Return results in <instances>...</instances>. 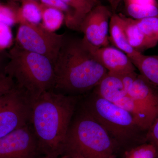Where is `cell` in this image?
I'll return each mask as SVG.
<instances>
[{
  "label": "cell",
  "instance_id": "obj_1",
  "mask_svg": "<svg viewBox=\"0 0 158 158\" xmlns=\"http://www.w3.org/2000/svg\"><path fill=\"white\" fill-rule=\"evenodd\" d=\"M78 98L51 90L33 100L31 123L41 155L58 158L64 153Z\"/></svg>",
  "mask_w": 158,
  "mask_h": 158
},
{
  "label": "cell",
  "instance_id": "obj_2",
  "mask_svg": "<svg viewBox=\"0 0 158 158\" xmlns=\"http://www.w3.org/2000/svg\"><path fill=\"white\" fill-rule=\"evenodd\" d=\"M54 66L52 90L72 96L92 90L108 72L83 38L67 35Z\"/></svg>",
  "mask_w": 158,
  "mask_h": 158
},
{
  "label": "cell",
  "instance_id": "obj_3",
  "mask_svg": "<svg viewBox=\"0 0 158 158\" xmlns=\"http://www.w3.org/2000/svg\"><path fill=\"white\" fill-rule=\"evenodd\" d=\"M5 73L15 85L25 91L33 100L53 89V63L47 57L26 51L16 44L8 52Z\"/></svg>",
  "mask_w": 158,
  "mask_h": 158
},
{
  "label": "cell",
  "instance_id": "obj_4",
  "mask_svg": "<svg viewBox=\"0 0 158 158\" xmlns=\"http://www.w3.org/2000/svg\"><path fill=\"white\" fill-rule=\"evenodd\" d=\"M119 148L103 127L82 108L73 118L64 153H73L83 158H116Z\"/></svg>",
  "mask_w": 158,
  "mask_h": 158
},
{
  "label": "cell",
  "instance_id": "obj_5",
  "mask_svg": "<svg viewBox=\"0 0 158 158\" xmlns=\"http://www.w3.org/2000/svg\"><path fill=\"white\" fill-rule=\"evenodd\" d=\"M82 109L103 127L119 148L146 142V133L138 126L131 115L114 103L92 93Z\"/></svg>",
  "mask_w": 158,
  "mask_h": 158
},
{
  "label": "cell",
  "instance_id": "obj_6",
  "mask_svg": "<svg viewBox=\"0 0 158 158\" xmlns=\"http://www.w3.org/2000/svg\"><path fill=\"white\" fill-rule=\"evenodd\" d=\"M33 101L15 85L0 96V138L31 123Z\"/></svg>",
  "mask_w": 158,
  "mask_h": 158
},
{
  "label": "cell",
  "instance_id": "obj_7",
  "mask_svg": "<svg viewBox=\"0 0 158 158\" xmlns=\"http://www.w3.org/2000/svg\"><path fill=\"white\" fill-rule=\"evenodd\" d=\"M65 35L47 31L40 24H20L16 44L26 51L47 57L54 64Z\"/></svg>",
  "mask_w": 158,
  "mask_h": 158
},
{
  "label": "cell",
  "instance_id": "obj_8",
  "mask_svg": "<svg viewBox=\"0 0 158 158\" xmlns=\"http://www.w3.org/2000/svg\"><path fill=\"white\" fill-rule=\"evenodd\" d=\"M40 155L31 123L0 138V158H37Z\"/></svg>",
  "mask_w": 158,
  "mask_h": 158
},
{
  "label": "cell",
  "instance_id": "obj_9",
  "mask_svg": "<svg viewBox=\"0 0 158 158\" xmlns=\"http://www.w3.org/2000/svg\"><path fill=\"white\" fill-rule=\"evenodd\" d=\"M113 12L106 6L98 4L94 7L83 20L80 31L83 39L96 48L109 46V27Z\"/></svg>",
  "mask_w": 158,
  "mask_h": 158
},
{
  "label": "cell",
  "instance_id": "obj_10",
  "mask_svg": "<svg viewBox=\"0 0 158 158\" xmlns=\"http://www.w3.org/2000/svg\"><path fill=\"white\" fill-rule=\"evenodd\" d=\"M87 44L99 62L110 73L122 75L135 71V67L130 58L118 49L109 46L96 48Z\"/></svg>",
  "mask_w": 158,
  "mask_h": 158
},
{
  "label": "cell",
  "instance_id": "obj_11",
  "mask_svg": "<svg viewBox=\"0 0 158 158\" xmlns=\"http://www.w3.org/2000/svg\"><path fill=\"white\" fill-rule=\"evenodd\" d=\"M158 87L138 74L127 94L145 108L155 120L158 118Z\"/></svg>",
  "mask_w": 158,
  "mask_h": 158
},
{
  "label": "cell",
  "instance_id": "obj_12",
  "mask_svg": "<svg viewBox=\"0 0 158 158\" xmlns=\"http://www.w3.org/2000/svg\"><path fill=\"white\" fill-rule=\"evenodd\" d=\"M110 40L116 48L122 51L135 64L142 53L134 49L128 41L120 14L113 13L110 20L109 27Z\"/></svg>",
  "mask_w": 158,
  "mask_h": 158
},
{
  "label": "cell",
  "instance_id": "obj_13",
  "mask_svg": "<svg viewBox=\"0 0 158 158\" xmlns=\"http://www.w3.org/2000/svg\"><path fill=\"white\" fill-rule=\"evenodd\" d=\"M93 93L113 103L127 95L120 76L109 72L94 88Z\"/></svg>",
  "mask_w": 158,
  "mask_h": 158
},
{
  "label": "cell",
  "instance_id": "obj_14",
  "mask_svg": "<svg viewBox=\"0 0 158 158\" xmlns=\"http://www.w3.org/2000/svg\"><path fill=\"white\" fill-rule=\"evenodd\" d=\"M114 103L127 111L132 116L138 126L146 133L156 120L145 108L128 95Z\"/></svg>",
  "mask_w": 158,
  "mask_h": 158
},
{
  "label": "cell",
  "instance_id": "obj_15",
  "mask_svg": "<svg viewBox=\"0 0 158 158\" xmlns=\"http://www.w3.org/2000/svg\"><path fill=\"white\" fill-rule=\"evenodd\" d=\"M123 26L128 41L134 49L141 53L142 51L152 48L149 41L138 28L135 19L120 14Z\"/></svg>",
  "mask_w": 158,
  "mask_h": 158
},
{
  "label": "cell",
  "instance_id": "obj_16",
  "mask_svg": "<svg viewBox=\"0 0 158 158\" xmlns=\"http://www.w3.org/2000/svg\"><path fill=\"white\" fill-rule=\"evenodd\" d=\"M18 23L38 25L42 20L40 3L34 1L22 2L17 10Z\"/></svg>",
  "mask_w": 158,
  "mask_h": 158
},
{
  "label": "cell",
  "instance_id": "obj_17",
  "mask_svg": "<svg viewBox=\"0 0 158 158\" xmlns=\"http://www.w3.org/2000/svg\"><path fill=\"white\" fill-rule=\"evenodd\" d=\"M134 65L141 75L158 87V56H146L141 53Z\"/></svg>",
  "mask_w": 158,
  "mask_h": 158
},
{
  "label": "cell",
  "instance_id": "obj_18",
  "mask_svg": "<svg viewBox=\"0 0 158 158\" xmlns=\"http://www.w3.org/2000/svg\"><path fill=\"white\" fill-rule=\"evenodd\" d=\"M40 9L42 16L40 25L51 32H55L60 28L65 20L64 13L59 9L45 6L41 3Z\"/></svg>",
  "mask_w": 158,
  "mask_h": 158
},
{
  "label": "cell",
  "instance_id": "obj_19",
  "mask_svg": "<svg viewBox=\"0 0 158 158\" xmlns=\"http://www.w3.org/2000/svg\"><path fill=\"white\" fill-rule=\"evenodd\" d=\"M69 6L74 13L75 30L80 31L83 20L96 5L88 0H61Z\"/></svg>",
  "mask_w": 158,
  "mask_h": 158
},
{
  "label": "cell",
  "instance_id": "obj_20",
  "mask_svg": "<svg viewBox=\"0 0 158 158\" xmlns=\"http://www.w3.org/2000/svg\"><path fill=\"white\" fill-rule=\"evenodd\" d=\"M135 20L138 28L152 47L156 46L158 43V16Z\"/></svg>",
  "mask_w": 158,
  "mask_h": 158
},
{
  "label": "cell",
  "instance_id": "obj_21",
  "mask_svg": "<svg viewBox=\"0 0 158 158\" xmlns=\"http://www.w3.org/2000/svg\"><path fill=\"white\" fill-rule=\"evenodd\" d=\"M127 14L133 19L158 16L157 5H140L134 3H125Z\"/></svg>",
  "mask_w": 158,
  "mask_h": 158
},
{
  "label": "cell",
  "instance_id": "obj_22",
  "mask_svg": "<svg viewBox=\"0 0 158 158\" xmlns=\"http://www.w3.org/2000/svg\"><path fill=\"white\" fill-rule=\"evenodd\" d=\"M155 147L148 142H144L129 148L124 153L123 158H156Z\"/></svg>",
  "mask_w": 158,
  "mask_h": 158
},
{
  "label": "cell",
  "instance_id": "obj_23",
  "mask_svg": "<svg viewBox=\"0 0 158 158\" xmlns=\"http://www.w3.org/2000/svg\"><path fill=\"white\" fill-rule=\"evenodd\" d=\"M40 3L45 6L59 9L65 15V22L66 26L69 28L75 30V27L74 13L69 6L61 0H39Z\"/></svg>",
  "mask_w": 158,
  "mask_h": 158
},
{
  "label": "cell",
  "instance_id": "obj_24",
  "mask_svg": "<svg viewBox=\"0 0 158 158\" xmlns=\"http://www.w3.org/2000/svg\"><path fill=\"white\" fill-rule=\"evenodd\" d=\"M9 4L0 5V22L11 27L18 23L17 10L18 7L15 3L9 2Z\"/></svg>",
  "mask_w": 158,
  "mask_h": 158
},
{
  "label": "cell",
  "instance_id": "obj_25",
  "mask_svg": "<svg viewBox=\"0 0 158 158\" xmlns=\"http://www.w3.org/2000/svg\"><path fill=\"white\" fill-rule=\"evenodd\" d=\"M13 43V34L11 27L0 22V53L11 48Z\"/></svg>",
  "mask_w": 158,
  "mask_h": 158
},
{
  "label": "cell",
  "instance_id": "obj_26",
  "mask_svg": "<svg viewBox=\"0 0 158 158\" xmlns=\"http://www.w3.org/2000/svg\"><path fill=\"white\" fill-rule=\"evenodd\" d=\"M145 141L155 147L156 152V158H158V118L148 130L145 135Z\"/></svg>",
  "mask_w": 158,
  "mask_h": 158
},
{
  "label": "cell",
  "instance_id": "obj_27",
  "mask_svg": "<svg viewBox=\"0 0 158 158\" xmlns=\"http://www.w3.org/2000/svg\"><path fill=\"white\" fill-rule=\"evenodd\" d=\"M138 75L136 73L135 71L123 74L118 75L121 78L125 90L126 91L127 94L128 91L129 90L130 88L133 85L135 80L137 78Z\"/></svg>",
  "mask_w": 158,
  "mask_h": 158
},
{
  "label": "cell",
  "instance_id": "obj_28",
  "mask_svg": "<svg viewBox=\"0 0 158 158\" xmlns=\"http://www.w3.org/2000/svg\"><path fill=\"white\" fill-rule=\"evenodd\" d=\"M14 85L12 79L7 76L0 80V96L11 89Z\"/></svg>",
  "mask_w": 158,
  "mask_h": 158
},
{
  "label": "cell",
  "instance_id": "obj_29",
  "mask_svg": "<svg viewBox=\"0 0 158 158\" xmlns=\"http://www.w3.org/2000/svg\"><path fill=\"white\" fill-rule=\"evenodd\" d=\"M5 52L0 53V80L6 76L5 68L8 60V53Z\"/></svg>",
  "mask_w": 158,
  "mask_h": 158
},
{
  "label": "cell",
  "instance_id": "obj_30",
  "mask_svg": "<svg viewBox=\"0 0 158 158\" xmlns=\"http://www.w3.org/2000/svg\"><path fill=\"white\" fill-rule=\"evenodd\" d=\"M125 3H134L140 5H157L156 0H123Z\"/></svg>",
  "mask_w": 158,
  "mask_h": 158
},
{
  "label": "cell",
  "instance_id": "obj_31",
  "mask_svg": "<svg viewBox=\"0 0 158 158\" xmlns=\"http://www.w3.org/2000/svg\"><path fill=\"white\" fill-rule=\"evenodd\" d=\"M111 6V10L113 13H115L117 10L119 4L122 2V0H107Z\"/></svg>",
  "mask_w": 158,
  "mask_h": 158
},
{
  "label": "cell",
  "instance_id": "obj_32",
  "mask_svg": "<svg viewBox=\"0 0 158 158\" xmlns=\"http://www.w3.org/2000/svg\"><path fill=\"white\" fill-rule=\"evenodd\" d=\"M60 158H83L81 156L71 152H65L60 156Z\"/></svg>",
  "mask_w": 158,
  "mask_h": 158
},
{
  "label": "cell",
  "instance_id": "obj_33",
  "mask_svg": "<svg viewBox=\"0 0 158 158\" xmlns=\"http://www.w3.org/2000/svg\"><path fill=\"white\" fill-rule=\"evenodd\" d=\"M9 2H11L16 3L17 2H22L25 1H34L38 2L39 0H9Z\"/></svg>",
  "mask_w": 158,
  "mask_h": 158
},
{
  "label": "cell",
  "instance_id": "obj_34",
  "mask_svg": "<svg viewBox=\"0 0 158 158\" xmlns=\"http://www.w3.org/2000/svg\"><path fill=\"white\" fill-rule=\"evenodd\" d=\"M37 158H54L53 157H52L48 156H44V155H40L37 157Z\"/></svg>",
  "mask_w": 158,
  "mask_h": 158
},
{
  "label": "cell",
  "instance_id": "obj_35",
  "mask_svg": "<svg viewBox=\"0 0 158 158\" xmlns=\"http://www.w3.org/2000/svg\"><path fill=\"white\" fill-rule=\"evenodd\" d=\"M92 3H94L95 5H98L99 4V0H88Z\"/></svg>",
  "mask_w": 158,
  "mask_h": 158
},
{
  "label": "cell",
  "instance_id": "obj_36",
  "mask_svg": "<svg viewBox=\"0 0 158 158\" xmlns=\"http://www.w3.org/2000/svg\"><path fill=\"white\" fill-rule=\"evenodd\" d=\"M122 1H123V0H122Z\"/></svg>",
  "mask_w": 158,
  "mask_h": 158
},
{
  "label": "cell",
  "instance_id": "obj_37",
  "mask_svg": "<svg viewBox=\"0 0 158 158\" xmlns=\"http://www.w3.org/2000/svg\"><path fill=\"white\" fill-rule=\"evenodd\" d=\"M0 5H1V4H0Z\"/></svg>",
  "mask_w": 158,
  "mask_h": 158
}]
</instances>
